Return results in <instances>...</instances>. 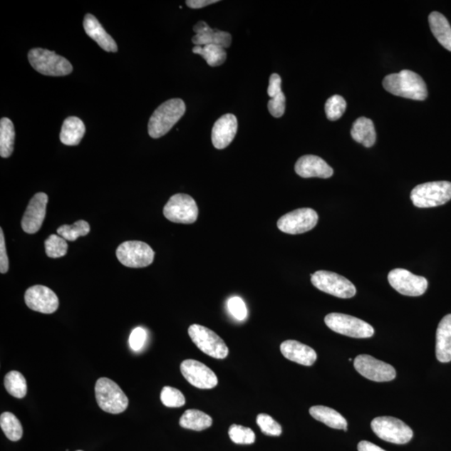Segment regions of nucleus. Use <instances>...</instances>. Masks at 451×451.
Masks as SVG:
<instances>
[{
  "mask_svg": "<svg viewBox=\"0 0 451 451\" xmlns=\"http://www.w3.org/2000/svg\"><path fill=\"white\" fill-rule=\"evenodd\" d=\"M383 85L390 93L403 98L415 100L427 98L428 91L425 82L420 76L409 70L385 76Z\"/></svg>",
  "mask_w": 451,
  "mask_h": 451,
  "instance_id": "f257e3e1",
  "label": "nucleus"
},
{
  "mask_svg": "<svg viewBox=\"0 0 451 451\" xmlns=\"http://www.w3.org/2000/svg\"><path fill=\"white\" fill-rule=\"evenodd\" d=\"M186 113V105L182 99L166 101L154 111L148 124L150 138L157 139L169 133Z\"/></svg>",
  "mask_w": 451,
  "mask_h": 451,
  "instance_id": "f03ea898",
  "label": "nucleus"
},
{
  "mask_svg": "<svg viewBox=\"0 0 451 451\" xmlns=\"http://www.w3.org/2000/svg\"><path fill=\"white\" fill-rule=\"evenodd\" d=\"M95 391L97 404L108 413L118 415L128 409V396L116 383L108 378H100L97 380Z\"/></svg>",
  "mask_w": 451,
  "mask_h": 451,
  "instance_id": "7ed1b4c3",
  "label": "nucleus"
},
{
  "mask_svg": "<svg viewBox=\"0 0 451 451\" xmlns=\"http://www.w3.org/2000/svg\"><path fill=\"white\" fill-rule=\"evenodd\" d=\"M28 61L37 72L50 76L70 75L73 71L71 62L56 52L36 48L28 52Z\"/></svg>",
  "mask_w": 451,
  "mask_h": 451,
  "instance_id": "20e7f679",
  "label": "nucleus"
},
{
  "mask_svg": "<svg viewBox=\"0 0 451 451\" xmlns=\"http://www.w3.org/2000/svg\"><path fill=\"white\" fill-rule=\"evenodd\" d=\"M413 204L430 208L445 204L451 200V182L441 181L420 184L410 193Z\"/></svg>",
  "mask_w": 451,
  "mask_h": 451,
  "instance_id": "39448f33",
  "label": "nucleus"
},
{
  "mask_svg": "<svg viewBox=\"0 0 451 451\" xmlns=\"http://www.w3.org/2000/svg\"><path fill=\"white\" fill-rule=\"evenodd\" d=\"M371 428L378 437L397 445L409 443L414 435L408 425L395 417H377L372 420Z\"/></svg>",
  "mask_w": 451,
  "mask_h": 451,
  "instance_id": "423d86ee",
  "label": "nucleus"
},
{
  "mask_svg": "<svg viewBox=\"0 0 451 451\" xmlns=\"http://www.w3.org/2000/svg\"><path fill=\"white\" fill-rule=\"evenodd\" d=\"M327 326L333 332L356 338H368L375 334L370 323L351 315L332 313L324 318Z\"/></svg>",
  "mask_w": 451,
  "mask_h": 451,
  "instance_id": "0eeeda50",
  "label": "nucleus"
},
{
  "mask_svg": "<svg viewBox=\"0 0 451 451\" xmlns=\"http://www.w3.org/2000/svg\"><path fill=\"white\" fill-rule=\"evenodd\" d=\"M315 288L339 299H351L356 294V288L351 281L333 271L320 270L311 274Z\"/></svg>",
  "mask_w": 451,
  "mask_h": 451,
  "instance_id": "6e6552de",
  "label": "nucleus"
},
{
  "mask_svg": "<svg viewBox=\"0 0 451 451\" xmlns=\"http://www.w3.org/2000/svg\"><path fill=\"white\" fill-rule=\"evenodd\" d=\"M188 334L197 347L206 355L217 360H223L229 356V348L225 342L211 329L192 324L188 328Z\"/></svg>",
  "mask_w": 451,
  "mask_h": 451,
  "instance_id": "1a4fd4ad",
  "label": "nucleus"
},
{
  "mask_svg": "<svg viewBox=\"0 0 451 451\" xmlns=\"http://www.w3.org/2000/svg\"><path fill=\"white\" fill-rule=\"evenodd\" d=\"M116 256L121 264L128 268H145L152 264L155 253L152 247L143 242L128 241L116 250Z\"/></svg>",
  "mask_w": 451,
  "mask_h": 451,
  "instance_id": "9d476101",
  "label": "nucleus"
},
{
  "mask_svg": "<svg viewBox=\"0 0 451 451\" xmlns=\"http://www.w3.org/2000/svg\"><path fill=\"white\" fill-rule=\"evenodd\" d=\"M198 207L194 199L187 194L178 193L169 199L163 214L172 222L192 224L198 217Z\"/></svg>",
  "mask_w": 451,
  "mask_h": 451,
  "instance_id": "9b49d317",
  "label": "nucleus"
},
{
  "mask_svg": "<svg viewBox=\"0 0 451 451\" xmlns=\"http://www.w3.org/2000/svg\"><path fill=\"white\" fill-rule=\"evenodd\" d=\"M318 221V215L311 208H299L290 212L278 221V227L284 234H302L314 229Z\"/></svg>",
  "mask_w": 451,
  "mask_h": 451,
  "instance_id": "f8f14e48",
  "label": "nucleus"
},
{
  "mask_svg": "<svg viewBox=\"0 0 451 451\" xmlns=\"http://www.w3.org/2000/svg\"><path fill=\"white\" fill-rule=\"evenodd\" d=\"M388 280L393 289L402 295L418 297L423 295L428 289V281L421 276L412 274L403 269H396L390 271Z\"/></svg>",
  "mask_w": 451,
  "mask_h": 451,
  "instance_id": "ddd939ff",
  "label": "nucleus"
},
{
  "mask_svg": "<svg viewBox=\"0 0 451 451\" xmlns=\"http://www.w3.org/2000/svg\"><path fill=\"white\" fill-rule=\"evenodd\" d=\"M356 370L366 379L375 382H389L395 379V368L389 363L378 361L368 355H361L356 358L353 362Z\"/></svg>",
  "mask_w": 451,
  "mask_h": 451,
  "instance_id": "4468645a",
  "label": "nucleus"
},
{
  "mask_svg": "<svg viewBox=\"0 0 451 451\" xmlns=\"http://www.w3.org/2000/svg\"><path fill=\"white\" fill-rule=\"evenodd\" d=\"M180 368L183 377L198 389L210 390L218 384L215 373L204 363L195 360H187L181 363Z\"/></svg>",
  "mask_w": 451,
  "mask_h": 451,
  "instance_id": "2eb2a0df",
  "label": "nucleus"
},
{
  "mask_svg": "<svg viewBox=\"0 0 451 451\" xmlns=\"http://www.w3.org/2000/svg\"><path fill=\"white\" fill-rule=\"evenodd\" d=\"M24 301L28 309L33 311L51 314L59 308V299L51 289L43 285H35L28 289Z\"/></svg>",
  "mask_w": 451,
  "mask_h": 451,
  "instance_id": "dca6fc26",
  "label": "nucleus"
},
{
  "mask_svg": "<svg viewBox=\"0 0 451 451\" xmlns=\"http://www.w3.org/2000/svg\"><path fill=\"white\" fill-rule=\"evenodd\" d=\"M48 200V196L43 192H38L32 197L21 222L22 229L26 234H35L41 229L46 217Z\"/></svg>",
  "mask_w": 451,
  "mask_h": 451,
  "instance_id": "f3484780",
  "label": "nucleus"
},
{
  "mask_svg": "<svg viewBox=\"0 0 451 451\" xmlns=\"http://www.w3.org/2000/svg\"><path fill=\"white\" fill-rule=\"evenodd\" d=\"M237 120L234 115L226 114L218 119L212 130V142L218 150L224 149L234 140L237 132Z\"/></svg>",
  "mask_w": 451,
  "mask_h": 451,
  "instance_id": "a211bd4d",
  "label": "nucleus"
},
{
  "mask_svg": "<svg viewBox=\"0 0 451 451\" xmlns=\"http://www.w3.org/2000/svg\"><path fill=\"white\" fill-rule=\"evenodd\" d=\"M295 172L303 178L318 177L327 179L333 175V170L321 157L306 155L295 164Z\"/></svg>",
  "mask_w": 451,
  "mask_h": 451,
  "instance_id": "6ab92c4d",
  "label": "nucleus"
},
{
  "mask_svg": "<svg viewBox=\"0 0 451 451\" xmlns=\"http://www.w3.org/2000/svg\"><path fill=\"white\" fill-rule=\"evenodd\" d=\"M281 353L289 361L304 366H312L317 361L314 349L296 341H286L280 346Z\"/></svg>",
  "mask_w": 451,
  "mask_h": 451,
  "instance_id": "aec40b11",
  "label": "nucleus"
},
{
  "mask_svg": "<svg viewBox=\"0 0 451 451\" xmlns=\"http://www.w3.org/2000/svg\"><path fill=\"white\" fill-rule=\"evenodd\" d=\"M86 35L95 41L100 48L108 52H118V47L113 38L111 37L101 24L92 14H86L83 23Z\"/></svg>",
  "mask_w": 451,
  "mask_h": 451,
  "instance_id": "412c9836",
  "label": "nucleus"
},
{
  "mask_svg": "<svg viewBox=\"0 0 451 451\" xmlns=\"http://www.w3.org/2000/svg\"><path fill=\"white\" fill-rule=\"evenodd\" d=\"M435 353L440 362L451 361V314L446 315L438 325L436 331Z\"/></svg>",
  "mask_w": 451,
  "mask_h": 451,
  "instance_id": "4be33fe9",
  "label": "nucleus"
},
{
  "mask_svg": "<svg viewBox=\"0 0 451 451\" xmlns=\"http://www.w3.org/2000/svg\"><path fill=\"white\" fill-rule=\"evenodd\" d=\"M309 413L315 420L328 426V427L347 431L348 423L344 417L336 410L323 405L313 406Z\"/></svg>",
  "mask_w": 451,
  "mask_h": 451,
  "instance_id": "5701e85b",
  "label": "nucleus"
},
{
  "mask_svg": "<svg viewBox=\"0 0 451 451\" xmlns=\"http://www.w3.org/2000/svg\"><path fill=\"white\" fill-rule=\"evenodd\" d=\"M85 133L83 121L76 116L68 118L63 123L60 135L61 142L66 145H77Z\"/></svg>",
  "mask_w": 451,
  "mask_h": 451,
  "instance_id": "b1692460",
  "label": "nucleus"
},
{
  "mask_svg": "<svg viewBox=\"0 0 451 451\" xmlns=\"http://www.w3.org/2000/svg\"><path fill=\"white\" fill-rule=\"evenodd\" d=\"M429 23L431 31L446 50L451 51V26L442 14L432 12L429 16Z\"/></svg>",
  "mask_w": 451,
  "mask_h": 451,
  "instance_id": "393cba45",
  "label": "nucleus"
},
{
  "mask_svg": "<svg viewBox=\"0 0 451 451\" xmlns=\"http://www.w3.org/2000/svg\"><path fill=\"white\" fill-rule=\"evenodd\" d=\"M351 135L356 142L365 145L366 147H371L376 142L375 125L370 119L358 118L353 124Z\"/></svg>",
  "mask_w": 451,
  "mask_h": 451,
  "instance_id": "a878e982",
  "label": "nucleus"
},
{
  "mask_svg": "<svg viewBox=\"0 0 451 451\" xmlns=\"http://www.w3.org/2000/svg\"><path fill=\"white\" fill-rule=\"evenodd\" d=\"M181 427L195 431H202L211 427L212 417L198 410H187L179 421Z\"/></svg>",
  "mask_w": 451,
  "mask_h": 451,
  "instance_id": "bb28decb",
  "label": "nucleus"
},
{
  "mask_svg": "<svg viewBox=\"0 0 451 451\" xmlns=\"http://www.w3.org/2000/svg\"><path fill=\"white\" fill-rule=\"evenodd\" d=\"M232 40L229 33L212 28L208 32L194 36L192 41L193 43H195V46L214 45L227 48L232 45Z\"/></svg>",
  "mask_w": 451,
  "mask_h": 451,
  "instance_id": "cd10ccee",
  "label": "nucleus"
},
{
  "mask_svg": "<svg viewBox=\"0 0 451 451\" xmlns=\"http://www.w3.org/2000/svg\"><path fill=\"white\" fill-rule=\"evenodd\" d=\"M14 124L11 120L4 118L0 120V156L8 158L11 156L14 150Z\"/></svg>",
  "mask_w": 451,
  "mask_h": 451,
  "instance_id": "c85d7f7f",
  "label": "nucleus"
},
{
  "mask_svg": "<svg viewBox=\"0 0 451 451\" xmlns=\"http://www.w3.org/2000/svg\"><path fill=\"white\" fill-rule=\"evenodd\" d=\"M192 52L200 55L212 67L222 66L227 60L225 48L214 45L195 46L192 48Z\"/></svg>",
  "mask_w": 451,
  "mask_h": 451,
  "instance_id": "c756f323",
  "label": "nucleus"
},
{
  "mask_svg": "<svg viewBox=\"0 0 451 451\" xmlns=\"http://www.w3.org/2000/svg\"><path fill=\"white\" fill-rule=\"evenodd\" d=\"M4 386L9 394L23 399L27 394V382L21 373L11 371L4 377Z\"/></svg>",
  "mask_w": 451,
  "mask_h": 451,
  "instance_id": "7c9ffc66",
  "label": "nucleus"
},
{
  "mask_svg": "<svg viewBox=\"0 0 451 451\" xmlns=\"http://www.w3.org/2000/svg\"><path fill=\"white\" fill-rule=\"evenodd\" d=\"M0 426L9 440L18 441L22 438L23 427L21 421L11 412H4L0 415Z\"/></svg>",
  "mask_w": 451,
  "mask_h": 451,
  "instance_id": "2f4dec72",
  "label": "nucleus"
},
{
  "mask_svg": "<svg viewBox=\"0 0 451 451\" xmlns=\"http://www.w3.org/2000/svg\"><path fill=\"white\" fill-rule=\"evenodd\" d=\"M90 227L88 222L84 220L76 222L73 225H63L57 229L58 235L66 241H76L80 237H84L89 234Z\"/></svg>",
  "mask_w": 451,
  "mask_h": 451,
  "instance_id": "473e14b6",
  "label": "nucleus"
},
{
  "mask_svg": "<svg viewBox=\"0 0 451 451\" xmlns=\"http://www.w3.org/2000/svg\"><path fill=\"white\" fill-rule=\"evenodd\" d=\"M46 253L48 258L59 259L67 254L66 240L59 235H51L45 242Z\"/></svg>",
  "mask_w": 451,
  "mask_h": 451,
  "instance_id": "72a5a7b5",
  "label": "nucleus"
},
{
  "mask_svg": "<svg viewBox=\"0 0 451 451\" xmlns=\"http://www.w3.org/2000/svg\"><path fill=\"white\" fill-rule=\"evenodd\" d=\"M347 103L341 95H333L325 104V113L329 120H337L346 113Z\"/></svg>",
  "mask_w": 451,
  "mask_h": 451,
  "instance_id": "f704fd0d",
  "label": "nucleus"
},
{
  "mask_svg": "<svg viewBox=\"0 0 451 451\" xmlns=\"http://www.w3.org/2000/svg\"><path fill=\"white\" fill-rule=\"evenodd\" d=\"M161 400L169 408H180L186 404L185 396L182 393L171 386H165L161 393Z\"/></svg>",
  "mask_w": 451,
  "mask_h": 451,
  "instance_id": "c9c22d12",
  "label": "nucleus"
},
{
  "mask_svg": "<svg viewBox=\"0 0 451 451\" xmlns=\"http://www.w3.org/2000/svg\"><path fill=\"white\" fill-rule=\"evenodd\" d=\"M232 442L239 445H251L255 442L256 436L250 428L239 425H232L229 431Z\"/></svg>",
  "mask_w": 451,
  "mask_h": 451,
  "instance_id": "e433bc0d",
  "label": "nucleus"
},
{
  "mask_svg": "<svg viewBox=\"0 0 451 451\" xmlns=\"http://www.w3.org/2000/svg\"><path fill=\"white\" fill-rule=\"evenodd\" d=\"M256 424L261 432L270 436H279L282 434V426L277 421L266 414H259L256 417Z\"/></svg>",
  "mask_w": 451,
  "mask_h": 451,
  "instance_id": "4c0bfd02",
  "label": "nucleus"
},
{
  "mask_svg": "<svg viewBox=\"0 0 451 451\" xmlns=\"http://www.w3.org/2000/svg\"><path fill=\"white\" fill-rule=\"evenodd\" d=\"M227 309H229L232 317L239 321H242L247 318V309L244 301L239 297H232L227 301Z\"/></svg>",
  "mask_w": 451,
  "mask_h": 451,
  "instance_id": "58836bf2",
  "label": "nucleus"
},
{
  "mask_svg": "<svg viewBox=\"0 0 451 451\" xmlns=\"http://www.w3.org/2000/svg\"><path fill=\"white\" fill-rule=\"evenodd\" d=\"M147 333L142 327H138L133 329L132 333H130L129 338V343L130 348L135 352L142 351L145 341H147Z\"/></svg>",
  "mask_w": 451,
  "mask_h": 451,
  "instance_id": "ea45409f",
  "label": "nucleus"
},
{
  "mask_svg": "<svg viewBox=\"0 0 451 451\" xmlns=\"http://www.w3.org/2000/svg\"><path fill=\"white\" fill-rule=\"evenodd\" d=\"M286 97L283 92L278 95L271 98L269 101L268 108L269 113L275 118H279L285 113L286 108Z\"/></svg>",
  "mask_w": 451,
  "mask_h": 451,
  "instance_id": "a19ab883",
  "label": "nucleus"
},
{
  "mask_svg": "<svg viewBox=\"0 0 451 451\" xmlns=\"http://www.w3.org/2000/svg\"><path fill=\"white\" fill-rule=\"evenodd\" d=\"M9 259L3 229H0V273L6 274L9 270Z\"/></svg>",
  "mask_w": 451,
  "mask_h": 451,
  "instance_id": "79ce46f5",
  "label": "nucleus"
},
{
  "mask_svg": "<svg viewBox=\"0 0 451 451\" xmlns=\"http://www.w3.org/2000/svg\"><path fill=\"white\" fill-rule=\"evenodd\" d=\"M281 84H282V80H281L279 75L273 74L270 76L268 95L271 98H274L281 92H283L282 89H281Z\"/></svg>",
  "mask_w": 451,
  "mask_h": 451,
  "instance_id": "37998d69",
  "label": "nucleus"
},
{
  "mask_svg": "<svg viewBox=\"0 0 451 451\" xmlns=\"http://www.w3.org/2000/svg\"><path fill=\"white\" fill-rule=\"evenodd\" d=\"M217 2L219 1L217 0H187L186 4L188 7L192 9H202Z\"/></svg>",
  "mask_w": 451,
  "mask_h": 451,
  "instance_id": "c03bdc74",
  "label": "nucleus"
},
{
  "mask_svg": "<svg viewBox=\"0 0 451 451\" xmlns=\"http://www.w3.org/2000/svg\"><path fill=\"white\" fill-rule=\"evenodd\" d=\"M358 451H386L379 447V446L370 442V441L363 440L358 445Z\"/></svg>",
  "mask_w": 451,
  "mask_h": 451,
  "instance_id": "a18cd8bd",
  "label": "nucleus"
},
{
  "mask_svg": "<svg viewBox=\"0 0 451 451\" xmlns=\"http://www.w3.org/2000/svg\"><path fill=\"white\" fill-rule=\"evenodd\" d=\"M212 30V28L208 26L206 22H198L195 26L193 27L194 32L196 35H200V33H206Z\"/></svg>",
  "mask_w": 451,
  "mask_h": 451,
  "instance_id": "49530a36",
  "label": "nucleus"
},
{
  "mask_svg": "<svg viewBox=\"0 0 451 451\" xmlns=\"http://www.w3.org/2000/svg\"><path fill=\"white\" fill-rule=\"evenodd\" d=\"M77 451H83V450H77Z\"/></svg>",
  "mask_w": 451,
  "mask_h": 451,
  "instance_id": "de8ad7c7",
  "label": "nucleus"
}]
</instances>
